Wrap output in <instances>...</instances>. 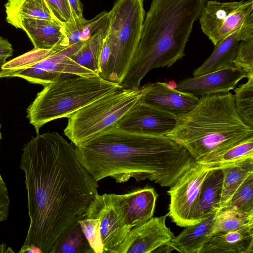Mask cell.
Masks as SVG:
<instances>
[{
    "label": "cell",
    "mask_w": 253,
    "mask_h": 253,
    "mask_svg": "<svg viewBox=\"0 0 253 253\" xmlns=\"http://www.w3.org/2000/svg\"><path fill=\"white\" fill-rule=\"evenodd\" d=\"M79 222L94 253H104L99 219L84 218L80 220Z\"/></svg>",
    "instance_id": "cell-33"
},
{
    "label": "cell",
    "mask_w": 253,
    "mask_h": 253,
    "mask_svg": "<svg viewBox=\"0 0 253 253\" xmlns=\"http://www.w3.org/2000/svg\"><path fill=\"white\" fill-rule=\"evenodd\" d=\"M142 87L139 102L178 117L193 109L199 98L169 87L166 83L156 82Z\"/></svg>",
    "instance_id": "cell-13"
},
{
    "label": "cell",
    "mask_w": 253,
    "mask_h": 253,
    "mask_svg": "<svg viewBox=\"0 0 253 253\" xmlns=\"http://www.w3.org/2000/svg\"><path fill=\"white\" fill-rule=\"evenodd\" d=\"M13 48L6 39L0 36V60H6L13 54Z\"/></svg>",
    "instance_id": "cell-37"
},
{
    "label": "cell",
    "mask_w": 253,
    "mask_h": 253,
    "mask_svg": "<svg viewBox=\"0 0 253 253\" xmlns=\"http://www.w3.org/2000/svg\"><path fill=\"white\" fill-rule=\"evenodd\" d=\"M216 212L212 213L200 222L185 227L167 245L181 253H200L204 244L211 237Z\"/></svg>",
    "instance_id": "cell-20"
},
{
    "label": "cell",
    "mask_w": 253,
    "mask_h": 253,
    "mask_svg": "<svg viewBox=\"0 0 253 253\" xmlns=\"http://www.w3.org/2000/svg\"><path fill=\"white\" fill-rule=\"evenodd\" d=\"M200 253H253V226L212 235Z\"/></svg>",
    "instance_id": "cell-18"
},
{
    "label": "cell",
    "mask_w": 253,
    "mask_h": 253,
    "mask_svg": "<svg viewBox=\"0 0 253 253\" xmlns=\"http://www.w3.org/2000/svg\"><path fill=\"white\" fill-rule=\"evenodd\" d=\"M56 51H58L54 48L51 49H41L34 48L31 50L22 55L6 61L2 65V69L9 70L11 72V74L12 73L31 67Z\"/></svg>",
    "instance_id": "cell-29"
},
{
    "label": "cell",
    "mask_w": 253,
    "mask_h": 253,
    "mask_svg": "<svg viewBox=\"0 0 253 253\" xmlns=\"http://www.w3.org/2000/svg\"><path fill=\"white\" fill-rule=\"evenodd\" d=\"M253 37V27L241 28L214 46L211 56L194 70V77L233 66L239 42Z\"/></svg>",
    "instance_id": "cell-17"
},
{
    "label": "cell",
    "mask_w": 253,
    "mask_h": 253,
    "mask_svg": "<svg viewBox=\"0 0 253 253\" xmlns=\"http://www.w3.org/2000/svg\"><path fill=\"white\" fill-rule=\"evenodd\" d=\"M109 31V24L94 35L72 55L79 64L99 75L101 52Z\"/></svg>",
    "instance_id": "cell-25"
},
{
    "label": "cell",
    "mask_w": 253,
    "mask_h": 253,
    "mask_svg": "<svg viewBox=\"0 0 253 253\" xmlns=\"http://www.w3.org/2000/svg\"><path fill=\"white\" fill-rule=\"evenodd\" d=\"M221 169L223 172V182L219 210L226 206L238 188L253 173V158Z\"/></svg>",
    "instance_id": "cell-24"
},
{
    "label": "cell",
    "mask_w": 253,
    "mask_h": 253,
    "mask_svg": "<svg viewBox=\"0 0 253 253\" xmlns=\"http://www.w3.org/2000/svg\"><path fill=\"white\" fill-rule=\"evenodd\" d=\"M78 159L97 181L118 183L132 178L170 187L195 161L170 138L127 130L116 126L75 146Z\"/></svg>",
    "instance_id": "cell-2"
},
{
    "label": "cell",
    "mask_w": 253,
    "mask_h": 253,
    "mask_svg": "<svg viewBox=\"0 0 253 253\" xmlns=\"http://www.w3.org/2000/svg\"><path fill=\"white\" fill-rule=\"evenodd\" d=\"M222 182L221 169H211L201 188L194 213L195 223L219 210Z\"/></svg>",
    "instance_id": "cell-22"
},
{
    "label": "cell",
    "mask_w": 253,
    "mask_h": 253,
    "mask_svg": "<svg viewBox=\"0 0 253 253\" xmlns=\"http://www.w3.org/2000/svg\"><path fill=\"white\" fill-rule=\"evenodd\" d=\"M6 62V60H0V78L8 77L11 72L9 70L2 69V65Z\"/></svg>",
    "instance_id": "cell-40"
},
{
    "label": "cell",
    "mask_w": 253,
    "mask_h": 253,
    "mask_svg": "<svg viewBox=\"0 0 253 253\" xmlns=\"http://www.w3.org/2000/svg\"></svg>",
    "instance_id": "cell-45"
},
{
    "label": "cell",
    "mask_w": 253,
    "mask_h": 253,
    "mask_svg": "<svg viewBox=\"0 0 253 253\" xmlns=\"http://www.w3.org/2000/svg\"><path fill=\"white\" fill-rule=\"evenodd\" d=\"M247 74L235 66L188 78L180 81L175 89L197 96L224 93L234 89Z\"/></svg>",
    "instance_id": "cell-14"
},
{
    "label": "cell",
    "mask_w": 253,
    "mask_h": 253,
    "mask_svg": "<svg viewBox=\"0 0 253 253\" xmlns=\"http://www.w3.org/2000/svg\"><path fill=\"white\" fill-rule=\"evenodd\" d=\"M225 207L245 213H253V173L238 188Z\"/></svg>",
    "instance_id": "cell-30"
},
{
    "label": "cell",
    "mask_w": 253,
    "mask_h": 253,
    "mask_svg": "<svg viewBox=\"0 0 253 253\" xmlns=\"http://www.w3.org/2000/svg\"><path fill=\"white\" fill-rule=\"evenodd\" d=\"M158 194L150 187L137 188L124 194L128 221L132 228L153 217Z\"/></svg>",
    "instance_id": "cell-19"
},
{
    "label": "cell",
    "mask_w": 253,
    "mask_h": 253,
    "mask_svg": "<svg viewBox=\"0 0 253 253\" xmlns=\"http://www.w3.org/2000/svg\"><path fill=\"white\" fill-rule=\"evenodd\" d=\"M210 170L195 161L167 191L170 197L168 214L177 226L185 227L195 224L194 211L202 185Z\"/></svg>",
    "instance_id": "cell-10"
},
{
    "label": "cell",
    "mask_w": 253,
    "mask_h": 253,
    "mask_svg": "<svg viewBox=\"0 0 253 253\" xmlns=\"http://www.w3.org/2000/svg\"><path fill=\"white\" fill-rule=\"evenodd\" d=\"M249 226H253V213L225 207L215 213L211 235Z\"/></svg>",
    "instance_id": "cell-27"
},
{
    "label": "cell",
    "mask_w": 253,
    "mask_h": 253,
    "mask_svg": "<svg viewBox=\"0 0 253 253\" xmlns=\"http://www.w3.org/2000/svg\"><path fill=\"white\" fill-rule=\"evenodd\" d=\"M7 249L5 244L2 243L0 245V253H6Z\"/></svg>",
    "instance_id": "cell-41"
},
{
    "label": "cell",
    "mask_w": 253,
    "mask_h": 253,
    "mask_svg": "<svg viewBox=\"0 0 253 253\" xmlns=\"http://www.w3.org/2000/svg\"><path fill=\"white\" fill-rule=\"evenodd\" d=\"M166 84L170 87L172 88H175L176 87V84L175 82L170 81L168 83H166Z\"/></svg>",
    "instance_id": "cell-42"
},
{
    "label": "cell",
    "mask_w": 253,
    "mask_h": 253,
    "mask_svg": "<svg viewBox=\"0 0 253 253\" xmlns=\"http://www.w3.org/2000/svg\"><path fill=\"white\" fill-rule=\"evenodd\" d=\"M94 253L85 237L80 223L60 244L55 253Z\"/></svg>",
    "instance_id": "cell-31"
},
{
    "label": "cell",
    "mask_w": 253,
    "mask_h": 253,
    "mask_svg": "<svg viewBox=\"0 0 253 253\" xmlns=\"http://www.w3.org/2000/svg\"><path fill=\"white\" fill-rule=\"evenodd\" d=\"M175 119L165 136L185 148L195 161L253 137V128L239 115L230 92L202 96L193 109Z\"/></svg>",
    "instance_id": "cell-4"
},
{
    "label": "cell",
    "mask_w": 253,
    "mask_h": 253,
    "mask_svg": "<svg viewBox=\"0 0 253 253\" xmlns=\"http://www.w3.org/2000/svg\"><path fill=\"white\" fill-rule=\"evenodd\" d=\"M250 158H253V137L222 150L210 154L197 162L210 169H221Z\"/></svg>",
    "instance_id": "cell-23"
},
{
    "label": "cell",
    "mask_w": 253,
    "mask_h": 253,
    "mask_svg": "<svg viewBox=\"0 0 253 253\" xmlns=\"http://www.w3.org/2000/svg\"><path fill=\"white\" fill-rule=\"evenodd\" d=\"M84 218L99 219L104 253H113L132 228L126 214L124 194H97Z\"/></svg>",
    "instance_id": "cell-9"
},
{
    "label": "cell",
    "mask_w": 253,
    "mask_h": 253,
    "mask_svg": "<svg viewBox=\"0 0 253 253\" xmlns=\"http://www.w3.org/2000/svg\"><path fill=\"white\" fill-rule=\"evenodd\" d=\"M207 0H152L144 20L140 41L120 85L140 88L152 69L169 67L184 55L194 22Z\"/></svg>",
    "instance_id": "cell-3"
},
{
    "label": "cell",
    "mask_w": 253,
    "mask_h": 253,
    "mask_svg": "<svg viewBox=\"0 0 253 253\" xmlns=\"http://www.w3.org/2000/svg\"><path fill=\"white\" fill-rule=\"evenodd\" d=\"M73 19L84 17L83 7L80 0H68Z\"/></svg>",
    "instance_id": "cell-38"
},
{
    "label": "cell",
    "mask_w": 253,
    "mask_h": 253,
    "mask_svg": "<svg viewBox=\"0 0 253 253\" xmlns=\"http://www.w3.org/2000/svg\"><path fill=\"white\" fill-rule=\"evenodd\" d=\"M55 19L62 24L73 19L68 0H45Z\"/></svg>",
    "instance_id": "cell-34"
},
{
    "label": "cell",
    "mask_w": 253,
    "mask_h": 253,
    "mask_svg": "<svg viewBox=\"0 0 253 253\" xmlns=\"http://www.w3.org/2000/svg\"><path fill=\"white\" fill-rule=\"evenodd\" d=\"M110 55V45L108 38V36H107L100 57L99 75H101L105 70L108 65Z\"/></svg>",
    "instance_id": "cell-36"
},
{
    "label": "cell",
    "mask_w": 253,
    "mask_h": 253,
    "mask_svg": "<svg viewBox=\"0 0 253 253\" xmlns=\"http://www.w3.org/2000/svg\"><path fill=\"white\" fill-rule=\"evenodd\" d=\"M145 10L143 0H117L109 12L111 55L108 65L99 76L118 84L126 75L141 37Z\"/></svg>",
    "instance_id": "cell-6"
},
{
    "label": "cell",
    "mask_w": 253,
    "mask_h": 253,
    "mask_svg": "<svg viewBox=\"0 0 253 253\" xmlns=\"http://www.w3.org/2000/svg\"><path fill=\"white\" fill-rule=\"evenodd\" d=\"M0 127H1V126H0V140L1 139V132H0Z\"/></svg>",
    "instance_id": "cell-44"
},
{
    "label": "cell",
    "mask_w": 253,
    "mask_h": 253,
    "mask_svg": "<svg viewBox=\"0 0 253 253\" xmlns=\"http://www.w3.org/2000/svg\"><path fill=\"white\" fill-rule=\"evenodd\" d=\"M142 87L121 88L93 100L68 118L64 134L77 146L115 126L139 101Z\"/></svg>",
    "instance_id": "cell-7"
},
{
    "label": "cell",
    "mask_w": 253,
    "mask_h": 253,
    "mask_svg": "<svg viewBox=\"0 0 253 253\" xmlns=\"http://www.w3.org/2000/svg\"><path fill=\"white\" fill-rule=\"evenodd\" d=\"M5 8L6 19L23 17L57 21L45 0H8Z\"/></svg>",
    "instance_id": "cell-26"
},
{
    "label": "cell",
    "mask_w": 253,
    "mask_h": 253,
    "mask_svg": "<svg viewBox=\"0 0 253 253\" xmlns=\"http://www.w3.org/2000/svg\"><path fill=\"white\" fill-rule=\"evenodd\" d=\"M6 219L7 218L0 213V223L2 221H5Z\"/></svg>",
    "instance_id": "cell-43"
},
{
    "label": "cell",
    "mask_w": 253,
    "mask_h": 253,
    "mask_svg": "<svg viewBox=\"0 0 253 253\" xmlns=\"http://www.w3.org/2000/svg\"><path fill=\"white\" fill-rule=\"evenodd\" d=\"M109 22V12L103 11L90 20L82 17L64 23L63 36L59 44V49L62 50L76 43L87 41L106 27Z\"/></svg>",
    "instance_id": "cell-21"
},
{
    "label": "cell",
    "mask_w": 253,
    "mask_h": 253,
    "mask_svg": "<svg viewBox=\"0 0 253 253\" xmlns=\"http://www.w3.org/2000/svg\"><path fill=\"white\" fill-rule=\"evenodd\" d=\"M57 132L37 133L22 150L30 225L23 245L55 253L84 217L98 184L77 158L75 147Z\"/></svg>",
    "instance_id": "cell-1"
},
{
    "label": "cell",
    "mask_w": 253,
    "mask_h": 253,
    "mask_svg": "<svg viewBox=\"0 0 253 253\" xmlns=\"http://www.w3.org/2000/svg\"><path fill=\"white\" fill-rule=\"evenodd\" d=\"M19 253H42L41 250L33 245L30 246L23 245Z\"/></svg>",
    "instance_id": "cell-39"
},
{
    "label": "cell",
    "mask_w": 253,
    "mask_h": 253,
    "mask_svg": "<svg viewBox=\"0 0 253 253\" xmlns=\"http://www.w3.org/2000/svg\"><path fill=\"white\" fill-rule=\"evenodd\" d=\"M27 109L37 133L46 123L67 118L93 100L123 88L118 84L92 77L68 76L43 86Z\"/></svg>",
    "instance_id": "cell-5"
},
{
    "label": "cell",
    "mask_w": 253,
    "mask_h": 253,
    "mask_svg": "<svg viewBox=\"0 0 253 253\" xmlns=\"http://www.w3.org/2000/svg\"><path fill=\"white\" fill-rule=\"evenodd\" d=\"M199 19L202 32L215 46L239 29L253 27V0H207Z\"/></svg>",
    "instance_id": "cell-8"
},
{
    "label": "cell",
    "mask_w": 253,
    "mask_h": 253,
    "mask_svg": "<svg viewBox=\"0 0 253 253\" xmlns=\"http://www.w3.org/2000/svg\"><path fill=\"white\" fill-rule=\"evenodd\" d=\"M84 42H79L56 51L30 67L12 73L8 77L20 78L31 83L43 86L65 76L99 75L71 58Z\"/></svg>",
    "instance_id": "cell-11"
},
{
    "label": "cell",
    "mask_w": 253,
    "mask_h": 253,
    "mask_svg": "<svg viewBox=\"0 0 253 253\" xmlns=\"http://www.w3.org/2000/svg\"><path fill=\"white\" fill-rule=\"evenodd\" d=\"M16 28L24 31L33 43L34 48L51 49L58 48L64 32L63 24L57 21L18 17L6 19Z\"/></svg>",
    "instance_id": "cell-16"
},
{
    "label": "cell",
    "mask_w": 253,
    "mask_h": 253,
    "mask_svg": "<svg viewBox=\"0 0 253 253\" xmlns=\"http://www.w3.org/2000/svg\"><path fill=\"white\" fill-rule=\"evenodd\" d=\"M10 204L8 190L0 174V213L7 218Z\"/></svg>",
    "instance_id": "cell-35"
},
{
    "label": "cell",
    "mask_w": 253,
    "mask_h": 253,
    "mask_svg": "<svg viewBox=\"0 0 253 253\" xmlns=\"http://www.w3.org/2000/svg\"><path fill=\"white\" fill-rule=\"evenodd\" d=\"M234 90L235 105L237 111L244 122L253 128V77L247 78Z\"/></svg>",
    "instance_id": "cell-28"
},
{
    "label": "cell",
    "mask_w": 253,
    "mask_h": 253,
    "mask_svg": "<svg viewBox=\"0 0 253 253\" xmlns=\"http://www.w3.org/2000/svg\"><path fill=\"white\" fill-rule=\"evenodd\" d=\"M233 66L244 71L248 78L253 77V37L239 43Z\"/></svg>",
    "instance_id": "cell-32"
},
{
    "label": "cell",
    "mask_w": 253,
    "mask_h": 253,
    "mask_svg": "<svg viewBox=\"0 0 253 253\" xmlns=\"http://www.w3.org/2000/svg\"><path fill=\"white\" fill-rule=\"evenodd\" d=\"M175 123V117L172 115L138 101L116 126L127 130L165 136Z\"/></svg>",
    "instance_id": "cell-15"
},
{
    "label": "cell",
    "mask_w": 253,
    "mask_h": 253,
    "mask_svg": "<svg viewBox=\"0 0 253 253\" xmlns=\"http://www.w3.org/2000/svg\"><path fill=\"white\" fill-rule=\"evenodd\" d=\"M168 213L151 217L131 229L113 253H150L168 245L175 237L166 224Z\"/></svg>",
    "instance_id": "cell-12"
}]
</instances>
